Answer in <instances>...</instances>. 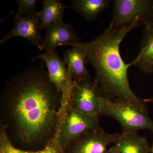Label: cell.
<instances>
[{
	"mask_svg": "<svg viewBox=\"0 0 153 153\" xmlns=\"http://www.w3.org/2000/svg\"><path fill=\"white\" fill-rule=\"evenodd\" d=\"M1 96L8 104L11 126L22 144L44 148L57 135L60 122L57 104L61 94L50 80L44 62L13 77Z\"/></svg>",
	"mask_w": 153,
	"mask_h": 153,
	"instance_id": "obj_1",
	"label": "cell"
},
{
	"mask_svg": "<svg viewBox=\"0 0 153 153\" xmlns=\"http://www.w3.org/2000/svg\"><path fill=\"white\" fill-rule=\"evenodd\" d=\"M139 21L121 28H116L112 23L97 38L87 42L71 44L68 46L84 49L87 54L86 63L95 71V80L105 98L121 100L144 110L146 103L133 92L128 79L129 67L121 56L120 47L122 41L131 30L141 27Z\"/></svg>",
	"mask_w": 153,
	"mask_h": 153,
	"instance_id": "obj_2",
	"label": "cell"
},
{
	"mask_svg": "<svg viewBox=\"0 0 153 153\" xmlns=\"http://www.w3.org/2000/svg\"><path fill=\"white\" fill-rule=\"evenodd\" d=\"M101 116H106L117 121L122 133H133L141 130L153 132V121L149 116L147 110L141 109L126 102L102 99Z\"/></svg>",
	"mask_w": 153,
	"mask_h": 153,
	"instance_id": "obj_3",
	"label": "cell"
},
{
	"mask_svg": "<svg viewBox=\"0 0 153 153\" xmlns=\"http://www.w3.org/2000/svg\"><path fill=\"white\" fill-rule=\"evenodd\" d=\"M101 127L98 118L68 107L58 132V142L66 152L69 146L90 132Z\"/></svg>",
	"mask_w": 153,
	"mask_h": 153,
	"instance_id": "obj_4",
	"label": "cell"
},
{
	"mask_svg": "<svg viewBox=\"0 0 153 153\" xmlns=\"http://www.w3.org/2000/svg\"><path fill=\"white\" fill-rule=\"evenodd\" d=\"M140 21L145 27L153 23V1L150 0H115L112 21L114 27L121 28Z\"/></svg>",
	"mask_w": 153,
	"mask_h": 153,
	"instance_id": "obj_5",
	"label": "cell"
},
{
	"mask_svg": "<svg viewBox=\"0 0 153 153\" xmlns=\"http://www.w3.org/2000/svg\"><path fill=\"white\" fill-rule=\"evenodd\" d=\"M37 59H41L45 63L50 80L61 94L60 114L63 118L68 108L73 87L72 76L55 51L39 54L33 60Z\"/></svg>",
	"mask_w": 153,
	"mask_h": 153,
	"instance_id": "obj_6",
	"label": "cell"
},
{
	"mask_svg": "<svg viewBox=\"0 0 153 153\" xmlns=\"http://www.w3.org/2000/svg\"><path fill=\"white\" fill-rule=\"evenodd\" d=\"M104 97L95 79L80 82L73 81L68 107L99 119L101 116V102Z\"/></svg>",
	"mask_w": 153,
	"mask_h": 153,
	"instance_id": "obj_7",
	"label": "cell"
},
{
	"mask_svg": "<svg viewBox=\"0 0 153 153\" xmlns=\"http://www.w3.org/2000/svg\"><path fill=\"white\" fill-rule=\"evenodd\" d=\"M120 134L105 132L101 127L90 132L70 145L66 153H106L114 145Z\"/></svg>",
	"mask_w": 153,
	"mask_h": 153,
	"instance_id": "obj_8",
	"label": "cell"
},
{
	"mask_svg": "<svg viewBox=\"0 0 153 153\" xmlns=\"http://www.w3.org/2000/svg\"><path fill=\"white\" fill-rule=\"evenodd\" d=\"M40 12L29 16H15L13 28L1 38V44H4L14 37H22L41 51V44L43 38L40 34Z\"/></svg>",
	"mask_w": 153,
	"mask_h": 153,
	"instance_id": "obj_9",
	"label": "cell"
},
{
	"mask_svg": "<svg viewBox=\"0 0 153 153\" xmlns=\"http://www.w3.org/2000/svg\"><path fill=\"white\" fill-rule=\"evenodd\" d=\"M46 30L41 44L42 52H52L58 47L81 42L82 38L76 35L72 25L63 21L50 25Z\"/></svg>",
	"mask_w": 153,
	"mask_h": 153,
	"instance_id": "obj_10",
	"label": "cell"
},
{
	"mask_svg": "<svg viewBox=\"0 0 153 153\" xmlns=\"http://www.w3.org/2000/svg\"><path fill=\"white\" fill-rule=\"evenodd\" d=\"M87 54L84 49L73 47L67 50L63 56V60L73 78L76 82L91 80L90 73L85 66Z\"/></svg>",
	"mask_w": 153,
	"mask_h": 153,
	"instance_id": "obj_11",
	"label": "cell"
},
{
	"mask_svg": "<svg viewBox=\"0 0 153 153\" xmlns=\"http://www.w3.org/2000/svg\"><path fill=\"white\" fill-rule=\"evenodd\" d=\"M133 62L144 73H153V23L144 27L139 53Z\"/></svg>",
	"mask_w": 153,
	"mask_h": 153,
	"instance_id": "obj_12",
	"label": "cell"
},
{
	"mask_svg": "<svg viewBox=\"0 0 153 153\" xmlns=\"http://www.w3.org/2000/svg\"><path fill=\"white\" fill-rule=\"evenodd\" d=\"M0 153H66L58 143V134L43 149L36 151L21 149L14 146L7 134L6 126L1 122L0 127Z\"/></svg>",
	"mask_w": 153,
	"mask_h": 153,
	"instance_id": "obj_13",
	"label": "cell"
},
{
	"mask_svg": "<svg viewBox=\"0 0 153 153\" xmlns=\"http://www.w3.org/2000/svg\"><path fill=\"white\" fill-rule=\"evenodd\" d=\"M114 145L119 153L151 152L147 140L137 133H122Z\"/></svg>",
	"mask_w": 153,
	"mask_h": 153,
	"instance_id": "obj_14",
	"label": "cell"
},
{
	"mask_svg": "<svg viewBox=\"0 0 153 153\" xmlns=\"http://www.w3.org/2000/svg\"><path fill=\"white\" fill-rule=\"evenodd\" d=\"M42 9L40 11L41 30L46 29L50 25L62 22L67 7L57 0H43Z\"/></svg>",
	"mask_w": 153,
	"mask_h": 153,
	"instance_id": "obj_15",
	"label": "cell"
},
{
	"mask_svg": "<svg viewBox=\"0 0 153 153\" xmlns=\"http://www.w3.org/2000/svg\"><path fill=\"white\" fill-rule=\"evenodd\" d=\"M111 1V0H74L71 8L88 22H92L108 8Z\"/></svg>",
	"mask_w": 153,
	"mask_h": 153,
	"instance_id": "obj_16",
	"label": "cell"
},
{
	"mask_svg": "<svg viewBox=\"0 0 153 153\" xmlns=\"http://www.w3.org/2000/svg\"><path fill=\"white\" fill-rule=\"evenodd\" d=\"M18 10L15 16H29L36 13V0H17Z\"/></svg>",
	"mask_w": 153,
	"mask_h": 153,
	"instance_id": "obj_17",
	"label": "cell"
},
{
	"mask_svg": "<svg viewBox=\"0 0 153 153\" xmlns=\"http://www.w3.org/2000/svg\"><path fill=\"white\" fill-rule=\"evenodd\" d=\"M106 153H119L114 145L108 149Z\"/></svg>",
	"mask_w": 153,
	"mask_h": 153,
	"instance_id": "obj_18",
	"label": "cell"
},
{
	"mask_svg": "<svg viewBox=\"0 0 153 153\" xmlns=\"http://www.w3.org/2000/svg\"><path fill=\"white\" fill-rule=\"evenodd\" d=\"M144 101L146 103H151L153 105V97L149 98L144 99Z\"/></svg>",
	"mask_w": 153,
	"mask_h": 153,
	"instance_id": "obj_19",
	"label": "cell"
},
{
	"mask_svg": "<svg viewBox=\"0 0 153 153\" xmlns=\"http://www.w3.org/2000/svg\"><path fill=\"white\" fill-rule=\"evenodd\" d=\"M151 152L152 153H153V142L152 145V147H151Z\"/></svg>",
	"mask_w": 153,
	"mask_h": 153,
	"instance_id": "obj_20",
	"label": "cell"
}]
</instances>
